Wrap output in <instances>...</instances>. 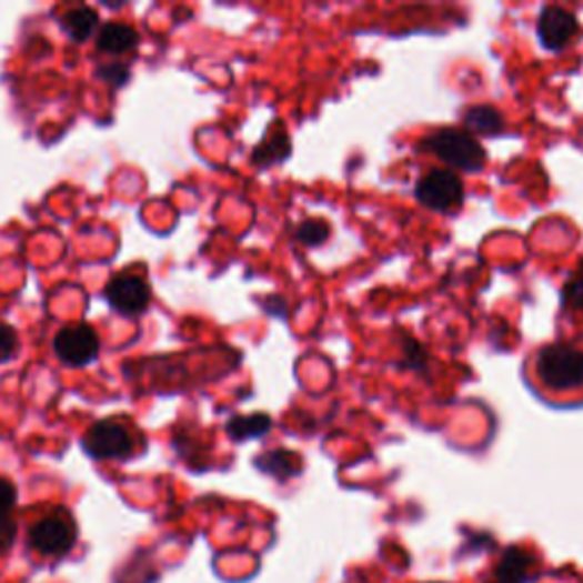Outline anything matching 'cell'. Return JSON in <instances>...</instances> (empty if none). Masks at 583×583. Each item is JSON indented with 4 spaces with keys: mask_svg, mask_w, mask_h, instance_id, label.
Returning a JSON list of instances; mask_svg holds the SVG:
<instances>
[{
    "mask_svg": "<svg viewBox=\"0 0 583 583\" xmlns=\"http://www.w3.org/2000/svg\"><path fill=\"white\" fill-rule=\"evenodd\" d=\"M82 446L89 456H94L99 461L125 459L134 450V440L125 424L114 420H103L87 431Z\"/></svg>",
    "mask_w": 583,
    "mask_h": 583,
    "instance_id": "5b68a950",
    "label": "cell"
},
{
    "mask_svg": "<svg viewBox=\"0 0 583 583\" xmlns=\"http://www.w3.org/2000/svg\"><path fill=\"white\" fill-rule=\"evenodd\" d=\"M17 502V487L10 479L0 476V515H8Z\"/></svg>",
    "mask_w": 583,
    "mask_h": 583,
    "instance_id": "d6986e66",
    "label": "cell"
},
{
    "mask_svg": "<svg viewBox=\"0 0 583 583\" xmlns=\"http://www.w3.org/2000/svg\"><path fill=\"white\" fill-rule=\"evenodd\" d=\"M272 429V420L267 415H251V418H235L229 424V433L233 435V440H249V438H258L262 433H267Z\"/></svg>",
    "mask_w": 583,
    "mask_h": 583,
    "instance_id": "5bb4252c",
    "label": "cell"
},
{
    "mask_svg": "<svg viewBox=\"0 0 583 583\" xmlns=\"http://www.w3.org/2000/svg\"><path fill=\"white\" fill-rule=\"evenodd\" d=\"M535 30H537V39H541L543 43V49H547L550 53H561L567 47H572V41L581 32V26L572 12L550 6L541 12V17H537Z\"/></svg>",
    "mask_w": 583,
    "mask_h": 583,
    "instance_id": "52a82bcc",
    "label": "cell"
},
{
    "mask_svg": "<svg viewBox=\"0 0 583 583\" xmlns=\"http://www.w3.org/2000/svg\"><path fill=\"white\" fill-rule=\"evenodd\" d=\"M99 333L87 326V324H76V326H67L56 335L53 349L58 353L60 361L64 365H73V368H82L87 363H92L94 358L99 355Z\"/></svg>",
    "mask_w": 583,
    "mask_h": 583,
    "instance_id": "8992f818",
    "label": "cell"
},
{
    "mask_svg": "<svg viewBox=\"0 0 583 583\" xmlns=\"http://www.w3.org/2000/svg\"><path fill=\"white\" fill-rule=\"evenodd\" d=\"M463 121H465V130L468 132H481V134H497L504 130V119L502 114L495 110V108H470L465 114H463Z\"/></svg>",
    "mask_w": 583,
    "mask_h": 583,
    "instance_id": "8fae6325",
    "label": "cell"
},
{
    "mask_svg": "<svg viewBox=\"0 0 583 583\" xmlns=\"http://www.w3.org/2000/svg\"><path fill=\"white\" fill-rule=\"evenodd\" d=\"M62 26H64V30L69 32L71 39L87 41L89 37H92V32L97 30V26H99V14L94 10H89V8H76V10L64 14Z\"/></svg>",
    "mask_w": 583,
    "mask_h": 583,
    "instance_id": "7c38bea8",
    "label": "cell"
},
{
    "mask_svg": "<svg viewBox=\"0 0 583 583\" xmlns=\"http://www.w3.org/2000/svg\"><path fill=\"white\" fill-rule=\"evenodd\" d=\"M28 543L41 556H64L76 543V522L64 509H58L30 526Z\"/></svg>",
    "mask_w": 583,
    "mask_h": 583,
    "instance_id": "3957f363",
    "label": "cell"
},
{
    "mask_svg": "<svg viewBox=\"0 0 583 583\" xmlns=\"http://www.w3.org/2000/svg\"><path fill=\"white\" fill-rule=\"evenodd\" d=\"M418 201L433 212H452L463 203L465 190L452 169H431L415 188Z\"/></svg>",
    "mask_w": 583,
    "mask_h": 583,
    "instance_id": "277c9868",
    "label": "cell"
},
{
    "mask_svg": "<svg viewBox=\"0 0 583 583\" xmlns=\"http://www.w3.org/2000/svg\"><path fill=\"white\" fill-rule=\"evenodd\" d=\"M331 235V227L324 219H308L303 221L299 231H296V240L305 247H318L324 244Z\"/></svg>",
    "mask_w": 583,
    "mask_h": 583,
    "instance_id": "9a60e30c",
    "label": "cell"
},
{
    "mask_svg": "<svg viewBox=\"0 0 583 583\" xmlns=\"http://www.w3.org/2000/svg\"><path fill=\"white\" fill-rule=\"evenodd\" d=\"M563 303H565L567 310L583 312V272H576L565 283V288H563Z\"/></svg>",
    "mask_w": 583,
    "mask_h": 583,
    "instance_id": "2e32d148",
    "label": "cell"
},
{
    "mask_svg": "<svg viewBox=\"0 0 583 583\" xmlns=\"http://www.w3.org/2000/svg\"><path fill=\"white\" fill-rule=\"evenodd\" d=\"M14 537H17V522L12 520V515H0V554H6L12 545H14Z\"/></svg>",
    "mask_w": 583,
    "mask_h": 583,
    "instance_id": "e0dca14e",
    "label": "cell"
},
{
    "mask_svg": "<svg viewBox=\"0 0 583 583\" xmlns=\"http://www.w3.org/2000/svg\"><path fill=\"white\" fill-rule=\"evenodd\" d=\"M422 149L433 153L440 162L452 169L476 173L485 164V151L472 138V132L461 128H440L424 138Z\"/></svg>",
    "mask_w": 583,
    "mask_h": 583,
    "instance_id": "7a4b0ae2",
    "label": "cell"
},
{
    "mask_svg": "<svg viewBox=\"0 0 583 583\" xmlns=\"http://www.w3.org/2000/svg\"><path fill=\"white\" fill-rule=\"evenodd\" d=\"M138 41H140V37L130 26H125V23H108L99 32L97 47L103 53L121 56V53H128V51H132L134 47H138Z\"/></svg>",
    "mask_w": 583,
    "mask_h": 583,
    "instance_id": "30bf717a",
    "label": "cell"
},
{
    "mask_svg": "<svg viewBox=\"0 0 583 583\" xmlns=\"http://www.w3.org/2000/svg\"><path fill=\"white\" fill-rule=\"evenodd\" d=\"M255 465L267 472V474H272L277 479H290L299 472V461L294 459V454H288V452H269V454H262Z\"/></svg>",
    "mask_w": 583,
    "mask_h": 583,
    "instance_id": "4fadbf2b",
    "label": "cell"
},
{
    "mask_svg": "<svg viewBox=\"0 0 583 583\" xmlns=\"http://www.w3.org/2000/svg\"><path fill=\"white\" fill-rule=\"evenodd\" d=\"M14 351H17V333L10 326L0 324V363L10 361Z\"/></svg>",
    "mask_w": 583,
    "mask_h": 583,
    "instance_id": "ac0fdd59",
    "label": "cell"
},
{
    "mask_svg": "<svg viewBox=\"0 0 583 583\" xmlns=\"http://www.w3.org/2000/svg\"><path fill=\"white\" fill-rule=\"evenodd\" d=\"M524 379L537 396L559 406L583 401V338L537 346L526 358Z\"/></svg>",
    "mask_w": 583,
    "mask_h": 583,
    "instance_id": "6da1fadb",
    "label": "cell"
},
{
    "mask_svg": "<svg viewBox=\"0 0 583 583\" xmlns=\"http://www.w3.org/2000/svg\"><path fill=\"white\" fill-rule=\"evenodd\" d=\"M487 583H504V581H500V579H492V581H487Z\"/></svg>",
    "mask_w": 583,
    "mask_h": 583,
    "instance_id": "ffe728a7",
    "label": "cell"
},
{
    "mask_svg": "<svg viewBox=\"0 0 583 583\" xmlns=\"http://www.w3.org/2000/svg\"><path fill=\"white\" fill-rule=\"evenodd\" d=\"M108 301L121 315H140L151 303V290L144 279L121 274L108 283Z\"/></svg>",
    "mask_w": 583,
    "mask_h": 583,
    "instance_id": "ba28073f",
    "label": "cell"
},
{
    "mask_svg": "<svg viewBox=\"0 0 583 583\" xmlns=\"http://www.w3.org/2000/svg\"><path fill=\"white\" fill-rule=\"evenodd\" d=\"M535 559L522 547H509L495 570V579L504 583H529L533 579Z\"/></svg>",
    "mask_w": 583,
    "mask_h": 583,
    "instance_id": "9c48e42d",
    "label": "cell"
}]
</instances>
